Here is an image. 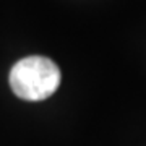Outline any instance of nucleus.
Here are the masks:
<instances>
[{
  "mask_svg": "<svg viewBox=\"0 0 146 146\" xmlns=\"http://www.w3.org/2000/svg\"><path fill=\"white\" fill-rule=\"evenodd\" d=\"M10 86L23 101H44L60 86L62 73L57 63L47 57L29 55L13 65Z\"/></svg>",
  "mask_w": 146,
  "mask_h": 146,
  "instance_id": "obj_1",
  "label": "nucleus"
}]
</instances>
